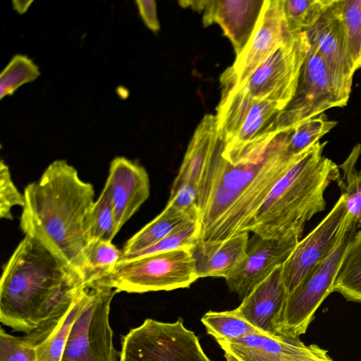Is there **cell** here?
<instances>
[{
  "instance_id": "cell-29",
  "label": "cell",
  "mask_w": 361,
  "mask_h": 361,
  "mask_svg": "<svg viewBox=\"0 0 361 361\" xmlns=\"http://www.w3.org/2000/svg\"><path fill=\"white\" fill-rule=\"evenodd\" d=\"M201 322L207 334L216 341L235 339L250 334H264L238 316L233 310L224 312L209 311L203 315Z\"/></svg>"
},
{
  "instance_id": "cell-12",
  "label": "cell",
  "mask_w": 361,
  "mask_h": 361,
  "mask_svg": "<svg viewBox=\"0 0 361 361\" xmlns=\"http://www.w3.org/2000/svg\"><path fill=\"white\" fill-rule=\"evenodd\" d=\"M300 238H263L254 234L243 262L226 278L230 291L244 299L289 257Z\"/></svg>"
},
{
  "instance_id": "cell-19",
  "label": "cell",
  "mask_w": 361,
  "mask_h": 361,
  "mask_svg": "<svg viewBox=\"0 0 361 361\" xmlns=\"http://www.w3.org/2000/svg\"><path fill=\"white\" fill-rule=\"evenodd\" d=\"M249 233L242 232L221 241H199L190 249L198 278H226L245 259Z\"/></svg>"
},
{
  "instance_id": "cell-2",
  "label": "cell",
  "mask_w": 361,
  "mask_h": 361,
  "mask_svg": "<svg viewBox=\"0 0 361 361\" xmlns=\"http://www.w3.org/2000/svg\"><path fill=\"white\" fill-rule=\"evenodd\" d=\"M23 194L20 227L25 235L41 240L80 272L87 244L85 222L95 202L92 185L60 159L28 184Z\"/></svg>"
},
{
  "instance_id": "cell-24",
  "label": "cell",
  "mask_w": 361,
  "mask_h": 361,
  "mask_svg": "<svg viewBox=\"0 0 361 361\" xmlns=\"http://www.w3.org/2000/svg\"><path fill=\"white\" fill-rule=\"evenodd\" d=\"M361 302V228L355 233L340 265L331 293Z\"/></svg>"
},
{
  "instance_id": "cell-8",
  "label": "cell",
  "mask_w": 361,
  "mask_h": 361,
  "mask_svg": "<svg viewBox=\"0 0 361 361\" xmlns=\"http://www.w3.org/2000/svg\"><path fill=\"white\" fill-rule=\"evenodd\" d=\"M309 49L305 31L290 34L240 85L255 100L271 102L283 110L294 96Z\"/></svg>"
},
{
  "instance_id": "cell-13",
  "label": "cell",
  "mask_w": 361,
  "mask_h": 361,
  "mask_svg": "<svg viewBox=\"0 0 361 361\" xmlns=\"http://www.w3.org/2000/svg\"><path fill=\"white\" fill-rule=\"evenodd\" d=\"M217 343L240 361H333L326 350L306 345L299 337L255 334Z\"/></svg>"
},
{
  "instance_id": "cell-6",
  "label": "cell",
  "mask_w": 361,
  "mask_h": 361,
  "mask_svg": "<svg viewBox=\"0 0 361 361\" xmlns=\"http://www.w3.org/2000/svg\"><path fill=\"white\" fill-rule=\"evenodd\" d=\"M87 286V301L71 326L61 361H119L109 322L118 292L102 280Z\"/></svg>"
},
{
  "instance_id": "cell-26",
  "label": "cell",
  "mask_w": 361,
  "mask_h": 361,
  "mask_svg": "<svg viewBox=\"0 0 361 361\" xmlns=\"http://www.w3.org/2000/svg\"><path fill=\"white\" fill-rule=\"evenodd\" d=\"M337 124L324 113L308 119L295 127L281 131L286 153L296 157L313 146Z\"/></svg>"
},
{
  "instance_id": "cell-7",
  "label": "cell",
  "mask_w": 361,
  "mask_h": 361,
  "mask_svg": "<svg viewBox=\"0 0 361 361\" xmlns=\"http://www.w3.org/2000/svg\"><path fill=\"white\" fill-rule=\"evenodd\" d=\"M119 361H211L181 319H146L121 338Z\"/></svg>"
},
{
  "instance_id": "cell-28",
  "label": "cell",
  "mask_w": 361,
  "mask_h": 361,
  "mask_svg": "<svg viewBox=\"0 0 361 361\" xmlns=\"http://www.w3.org/2000/svg\"><path fill=\"white\" fill-rule=\"evenodd\" d=\"M118 231L110 197L103 188L85 222L87 242L112 241Z\"/></svg>"
},
{
  "instance_id": "cell-17",
  "label": "cell",
  "mask_w": 361,
  "mask_h": 361,
  "mask_svg": "<svg viewBox=\"0 0 361 361\" xmlns=\"http://www.w3.org/2000/svg\"><path fill=\"white\" fill-rule=\"evenodd\" d=\"M104 188L113 205L118 231L149 196V178L146 169L124 157L110 164Z\"/></svg>"
},
{
  "instance_id": "cell-21",
  "label": "cell",
  "mask_w": 361,
  "mask_h": 361,
  "mask_svg": "<svg viewBox=\"0 0 361 361\" xmlns=\"http://www.w3.org/2000/svg\"><path fill=\"white\" fill-rule=\"evenodd\" d=\"M220 81L222 94L215 116L219 133L226 144L239 132L256 100L243 85H237L231 66L221 75Z\"/></svg>"
},
{
  "instance_id": "cell-38",
  "label": "cell",
  "mask_w": 361,
  "mask_h": 361,
  "mask_svg": "<svg viewBox=\"0 0 361 361\" xmlns=\"http://www.w3.org/2000/svg\"><path fill=\"white\" fill-rule=\"evenodd\" d=\"M224 357L226 361H240L234 355L227 352H225Z\"/></svg>"
},
{
  "instance_id": "cell-31",
  "label": "cell",
  "mask_w": 361,
  "mask_h": 361,
  "mask_svg": "<svg viewBox=\"0 0 361 361\" xmlns=\"http://www.w3.org/2000/svg\"><path fill=\"white\" fill-rule=\"evenodd\" d=\"M201 224L198 216L188 218L163 239L151 247L123 258L118 262L180 248H192L200 240Z\"/></svg>"
},
{
  "instance_id": "cell-36",
  "label": "cell",
  "mask_w": 361,
  "mask_h": 361,
  "mask_svg": "<svg viewBox=\"0 0 361 361\" xmlns=\"http://www.w3.org/2000/svg\"><path fill=\"white\" fill-rule=\"evenodd\" d=\"M140 16L145 25L152 32H157L160 25L157 18L156 2L149 1H136Z\"/></svg>"
},
{
  "instance_id": "cell-14",
  "label": "cell",
  "mask_w": 361,
  "mask_h": 361,
  "mask_svg": "<svg viewBox=\"0 0 361 361\" xmlns=\"http://www.w3.org/2000/svg\"><path fill=\"white\" fill-rule=\"evenodd\" d=\"M305 32L310 47L327 66L339 88L350 95L355 70L348 55L335 0H331L317 21Z\"/></svg>"
},
{
  "instance_id": "cell-35",
  "label": "cell",
  "mask_w": 361,
  "mask_h": 361,
  "mask_svg": "<svg viewBox=\"0 0 361 361\" xmlns=\"http://www.w3.org/2000/svg\"><path fill=\"white\" fill-rule=\"evenodd\" d=\"M0 361H37L33 348L23 338L11 335L1 327Z\"/></svg>"
},
{
  "instance_id": "cell-30",
  "label": "cell",
  "mask_w": 361,
  "mask_h": 361,
  "mask_svg": "<svg viewBox=\"0 0 361 361\" xmlns=\"http://www.w3.org/2000/svg\"><path fill=\"white\" fill-rule=\"evenodd\" d=\"M349 57L355 71L361 68V0H335Z\"/></svg>"
},
{
  "instance_id": "cell-32",
  "label": "cell",
  "mask_w": 361,
  "mask_h": 361,
  "mask_svg": "<svg viewBox=\"0 0 361 361\" xmlns=\"http://www.w3.org/2000/svg\"><path fill=\"white\" fill-rule=\"evenodd\" d=\"M331 0H283V8L290 34L308 30L319 18Z\"/></svg>"
},
{
  "instance_id": "cell-20",
  "label": "cell",
  "mask_w": 361,
  "mask_h": 361,
  "mask_svg": "<svg viewBox=\"0 0 361 361\" xmlns=\"http://www.w3.org/2000/svg\"><path fill=\"white\" fill-rule=\"evenodd\" d=\"M88 295V286H85L67 312L23 336L33 348L37 361H61L71 326L85 305Z\"/></svg>"
},
{
  "instance_id": "cell-1",
  "label": "cell",
  "mask_w": 361,
  "mask_h": 361,
  "mask_svg": "<svg viewBox=\"0 0 361 361\" xmlns=\"http://www.w3.org/2000/svg\"><path fill=\"white\" fill-rule=\"evenodd\" d=\"M85 287L80 273L56 251L25 235L3 269L0 322L27 334L67 312Z\"/></svg>"
},
{
  "instance_id": "cell-9",
  "label": "cell",
  "mask_w": 361,
  "mask_h": 361,
  "mask_svg": "<svg viewBox=\"0 0 361 361\" xmlns=\"http://www.w3.org/2000/svg\"><path fill=\"white\" fill-rule=\"evenodd\" d=\"M349 97L336 83L323 60L310 47L294 96L281 112L277 131L295 127L329 109L343 107Z\"/></svg>"
},
{
  "instance_id": "cell-11",
  "label": "cell",
  "mask_w": 361,
  "mask_h": 361,
  "mask_svg": "<svg viewBox=\"0 0 361 361\" xmlns=\"http://www.w3.org/2000/svg\"><path fill=\"white\" fill-rule=\"evenodd\" d=\"M348 211L341 195L324 219L302 240L283 264V279L290 294L332 250L343 229Z\"/></svg>"
},
{
  "instance_id": "cell-25",
  "label": "cell",
  "mask_w": 361,
  "mask_h": 361,
  "mask_svg": "<svg viewBox=\"0 0 361 361\" xmlns=\"http://www.w3.org/2000/svg\"><path fill=\"white\" fill-rule=\"evenodd\" d=\"M121 256L112 241L97 240L87 244L80 275L85 286L103 279L111 274Z\"/></svg>"
},
{
  "instance_id": "cell-22",
  "label": "cell",
  "mask_w": 361,
  "mask_h": 361,
  "mask_svg": "<svg viewBox=\"0 0 361 361\" xmlns=\"http://www.w3.org/2000/svg\"><path fill=\"white\" fill-rule=\"evenodd\" d=\"M219 135L214 115H205L195 130L171 191L190 184L197 187L212 147Z\"/></svg>"
},
{
  "instance_id": "cell-37",
  "label": "cell",
  "mask_w": 361,
  "mask_h": 361,
  "mask_svg": "<svg viewBox=\"0 0 361 361\" xmlns=\"http://www.w3.org/2000/svg\"><path fill=\"white\" fill-rule=\"evenodd\" d=\"M33 1H13V8L20 14L25 13Z\"/></svg>"
},
{
  "instance_id": "cell-33",
  "label": "cell",
  "mask_w": 361,
  "mask_h": 361,
  "mask_svg": "<svg viewBox=\"0 0 361 361\" xmlns=\"http://www.w3.org/2000/svg\"><path fill=\"white\" fill-rule=\"evenodd\" d=\"M40 75L39 67L28 56L16 54L0 74V99L11 96L21 85Z\"/></svg>"
},
{
  "instance_id": "cell-15",
  "label": "cell",
  "mask_w": 361,
  "mask_h": 361,
  "mask_svg": "<svg viewBox=\"0 0 361 361\" xmlns=\"http://www.w3.org/2000/svg\"><path fill=\"white\" fill-rule=\"evenodd\" d=\"M290 35L285 20L283 0L264 1L250 40L231 66L237 85L244 83Z\"/></svg>"
},
{
  "instance_id": "cell-27",
  "label": "cell",
  "mask_w": 361,
  "mask_h": 361,
  "mask_svg": "<svg viewBox=\"0 0 361 361\" xmlns=\"http://www.w3.org/2000/svg\"><path fill=\"white\" fill-rule=\"evenodd\" d=\"M361 154V144L355 145L345 160L338 165L341 176L337 180L347 211L355 217L361 228V170L356 165Z\"/></svg>"
},
{
  "instance_id": "cell-23",
  "label": "cell",
  "mask_w": 361,
  "mask_h": 361,
  "mask_svg": "<svg viewBox=\"0 0 361 361\" xmlns=\"http://www.w3.org/2000/svg\"><path fill=\"white\" fill-rule=\"evenodd\" d=\"M191 216L199 215L180 211L167 203L159 214L126 241L121 250L120 259L151 247Z\"/></svg>"
},
{
  "instance_id": "cell-10",
  "label": "cell",
  "mask_w": 361,
  "mask_h": 361,
  "mask_svg": "<svg viewBox=\"0 0 361 361\" xmlns=\"http://www.w3.org/2000/svg\"><path fill=\"white\" fill-rule=\"evenodd\" d=\"M300 155L290 157L286 153L282 136L279 133L269 147L255 180L240 195L229 212L200 241H221L247 231L255 214L264 204L278 180Z\"/></svg>"
},
{
  "instance_id": "cell-16",
  "label": "cell",
  "mask_w": 361,
  "mask_h": 361,
  "mask_svg": "<svg viewBox=\"0 0 361 361\" xmlns=\"http://www.w3.org/2000/svg\"><path fill=\"white\" fill-rule=\"evenodd\" d=\"M261 0L180 1L183 7L203 11L204 27L219 24L232 42L236 56L250 40L263 8Z\"/></svg>"
},
{
  "instance_id": "cell-18",
  "label": "cell",
  "mask_w": 361,
  "mask_h": 361,
  "mask_svg": "<svg viewBox=\"0 0 361 361\" xmlns=\"http://www.w3.org/2000/svg\"><path fill=\"white\" fill-rule=\"evenodd\" d=\"M288 295L281 264L243 299L233 311L265 335L282 336L280 326Z\"/></svg>"
},
{
  "instance_id": "cell-5",
  "label": "cell",
  "mask_w": 361,
  "mask_h": 361,
  "mask_svg": "<svg viewBox=\"0 0 361 361\" xmlns=\"http://www.w3.org/2000/svg\"><path fill=\"white\" fill-rule=\"evenodd\" d=\"M357 228V220L348 212L342 233L331 252L288 294L280 326L281 335L299 337L306 332L314 313L331 293L340 265Z\"/></svg>"
},
{
  "instance_id": "cell-34",
  "label": "cell",
  "mask_w": 361,
  "mask_h": 361,
  "mask_svg": "<svg viewBox=\"0 0 361 361\" xmlns=\"http://www.w3.org/2000/svg\"><path fill=\"white\" fill-rule=\"evenodd\" d=\"M25 205L24 194L15 185L7 164L2 159L0 163V217L12 219L11 209L14 206Z\"/></svg>"
},
{
  "instance_id": "cell-4",
  "label": "cell",
  "mask_w": 361,
  "mask_h": 361,
  "mask_svg": "<svg viewBox=\"0 0 361 361\" xmlns=\"http://www.w3.org/2000/svg\"><path fill=\"white\" fill-rule=\"evenodd\" d=\"M198 279L190 249L180 248L118 262L101 280L118 293H144L188 288Z\"/></svg>"
},
{
  "instance_id": "cell-3",
  "label": "cell",
  "mask_w": 361,
  "mask_h": 361,
  "mask_svg": "<svg viewBox=\"0 0 361 361\" xmlns=\"http://www.w3.org/2000/svg\"><path fill=\"white\" fill-rule=\"evenodd\" d=\"M327 142L302 153L278 180L252 218L247 232L263 238L297 236L326 207L324 192L341 176L338 166L323 156Z\"/></svg>"
}]
</instances>
